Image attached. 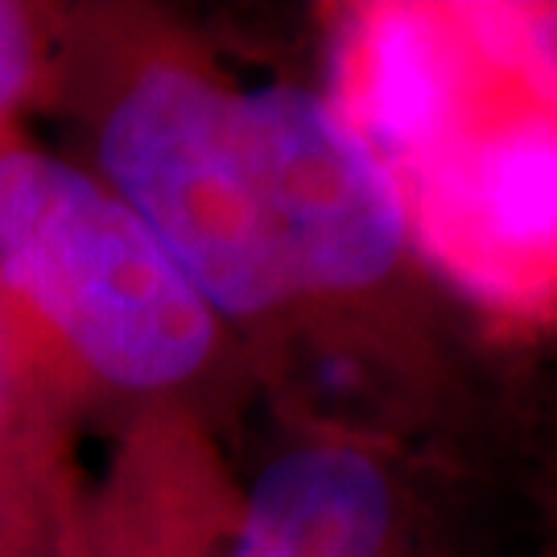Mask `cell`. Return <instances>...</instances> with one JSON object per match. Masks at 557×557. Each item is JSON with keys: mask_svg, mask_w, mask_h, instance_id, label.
I'll use <instances>...</instances> for the list:
<instances>
[{"mask_svg": "<svg viewBox=\"0 0 557 557\" xmlns=\"http://www.w3.org/2000/svg\"><path fill=\"white\" fill-rule=\"evenodd\" d=\"M54 120L223 326L359 298L397 269V186L335 103L223 83L140 9L79 4Z\"/></svg>", "mask_w": 557, "mask_h": 557, "instance_id": "obj_1", "label": "cell"}, {"mask_svg": "<svg viewBox=\"0 0 557 557\" xmlns=\"http://www.w3.org/2000/svg\"><path fill=\"white\" fill-rule=\"evenodd\" d=\"M0 322L75 438L186 421L223 322L116 190L71 149L0 137Z\"/></svg>", "mask_w": 557, "mask_h": 557, "instance_id": "obj_2", "label": "cell"}, {"mask_svg": "<svg viewBox=\"0 0 557 557\" xmlns=\"http://www.w3.org/2000/svg\"><path fill=\"white\" fill-rule=\"evenodd\" d=\"M393 186L405 223L458 277L508 289L557 264V120H524L475 145L442 140Z\"/></svg>", "mask_w": 557, "mask_h": 557, "instance_id": "obj_3", "label": "cell"}, {"mask_svg": "<svg viewBox=\"0 0 557 557\" xmlns=\"http://www.w3.org/2000/svg\"><path fill=\"white\" fill-rule=\"evenodd\" d=\"M335 112L380 161L388 182L450 137L455 59L438 17L388 4L359 13L338 41Z\"/></svg>", "mask_w": 557, "mask_h": 557, "instance_id": "obj_4", "label": "cell"}, {"mask_svg": "<svg viewBox=\"0 0 557 557\" xmlns=\"http://www.w3.org/2000/svg\"><path fill=\"white\" fill-rule=\"evenodd\" d=\"M0 322V557H87L91 471Z\"/></svg>", "mask_w": 557, "mask_h": 557, "instance_id": "obj_5", "label": "cell"}, {"mask_svg": "<svg viewBox=\"0 0 557 557\" xmlns=\"http://www.w3.org/2000/svg\"><path fill=\"white\" fill-rule=\"evenodd\" d=\"M75 34L79 4L0 0V137L59 116Z\"/></svg>", "mask_w": 557, "mask_h": 557, "instance_id": "obj_6", "label": "cell"}, {"mask_svg": "<svg viewBox=\"0 0 557 557\" xmlns=\"http://www.w3.org/2000/svg\"><path fill=\"white\" fill-rule=\"evenodd\" d=\"M458 13L487 59L557 103V4H467Z\"/></svg>", "mask_w": 557, "mask_h": 557, "instance_id": "obj_7", "label": "cell"}]
</instances>
